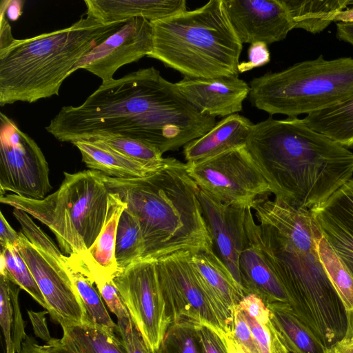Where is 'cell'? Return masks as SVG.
Segmentation results:
<instances>
[{"label": "cell", "instance_id": "cell-1", "mask_svg": "<svg viewBox=\"0 0 353 353\" xmlns=\"http://www.w3.org/2000/svg\"><path fill=\"white\" fill-rule=\"evenodd\" d=\"M251 208L263 252L294 313L326 347L342 339L346 314L320 260L316 248L320 232L310 212L268 195L256 199Z\"/></svg>", "mask_w": 353, "mask_h": 353}, {"label": "cell", "instance_id": "cell-2", "mask_svg": "<svg viewBox=\"0 0 353 353\" xmlns=\"http://www.w3.org/2000/svg\"><path fill=\"white\" fill-rule=\"evenodd\" d=\"M245 147L274 198L296 210L321 205L353 174V153L298 117L254 124Z\"/></svg>", "mask_w": 353, "mask_h": 353}, {"label": "cell", "instance_id": "cell-3", "mask_svg": "<svg viewBox=\"0 0 353 353\" xmlns=\"http://www.w3.org/2000/svg\"><path fill=\"white\" fill-rule=\"evenodd\" d=\"M103 178L108 191L117 193L139 221L141 260L157 261L178 251L213 246L199 186L189 176L186 163L170 158L146 177L118 179L103 174Z\"/></svg>", "mask_w": 353, "mask_h": 353}, {"label": "cell", "instance_id": "cell-4", "mask_svg": "<svg viewBox=\"0 0 353 353\" xmlns=\"http://www.w3.org/2000/svg\"><path fill=\"white\" fill-rule=\"evenodd\" d=\"M58 30L14 39L0 49V105L59 95L74 65L125 22L103 24L91 16Z\"/></svg>", "mask_w": 353, "mask_h": 353}, {"label": "cell", "instance_id": "cell-5", "mask_svg": "<svg viewBox=\"0 0 353 353\" xmlns=\"http://www.w3.org/2000/svg\"><path fill=\"white\" fill-rule=\"evenodd\" d=\"M153 48L148 57L184 77L216 79L238 76L243 48L223 0L150 21Z\"/></svg>", "mask_w": 353, "mask_h": 353}, {"label": "cell", "instance_id": "cell-6", "mask_svg": "<svg viewBox=\"0 0 353 353\" xmlns=\"http://www.w3.org/2000/svg\"><path fill=\"white\" fill-rule=\"evenodd\" d=\"M63 174L58 190L42 200L6 194L0 196V202L46 225L65 255L82 259L103 226L109 191L99 171Z\"/></svg>", "mask_w": 353, "mask_h": 353}, {"label": "cell", "instance_id": "cell-7", "mask_svg": "<svg viewBox=\"0 0 353 353\" xmlns=\"http://www.w3.org/2000/svg\"><path fill=\"white\" fill-rule=\"evenodd\" d=\"M250 88L251 103L270 116L308 114L353 97V58L320 55L255 77Z\"/></svg>", "mask_w": 353, "mask_h": 353}, {"label": "cell", "instance_id": "cell-8", "mask_svg": "<svg viewBox=\"0 0 353 353\" xmlns=\"http://www.w3.org/2000/svg\"><path fill=\"white\" fill-rule=\"evenodd\" d=\"M174 85L154 67L103 82L78 106H63L46 127L62 142L83 139L97 124L144 112Z\"/></svg>", "mask_w": 353, "mask_h": 353}, {"label": "cell", "instance_id": "cell-9", "mask_svg": "<svg viewBox=\"0 0 353 353\" xmlns=\"http://www.w3.org/2000/svg\"><path fill=\"white\" fill-rule=\"evenodd\" d=\"M21 226L17 245L49 306V314L61 327L83 324L82 301L63 265V252L24 211L14 208Z\"/></svg>", "mask_w": 353, "mask_h": 353}, {"label": "cell", "instance_id": "cell-10", "mask_svg": "<svg viewBox=\"0 0 353 353\" xmlns=\"http://www.w3.org/2000/svg\"><path fill=\"white\" fill-rule=\"evenodd\" d=\"M187 172L199 188L223 203L250 205L271 193L270 184L245 145L195 162Z\"/></svg>", "mask_w": 353, "mask_h": 353}, {"label": "cell", "instance_id": "cell-11", "mask_svg": "<svg viewBox=\"0 0 353 353\" xmlns=\"http://www.w3.org/2000/svg\"><path fill=\"white\" fill-rule=\"evenodd\" d=\"M50 169L37 143L2 112L0 113V196L11 192L42 200L52 190Z\"/></svg>", "mask_w": 353, "mask_h": 353}, {"label": "cell", "instance_id": "cell-12", "mask_svg": "<svg viewBox=\"0 0 353 353\" xmlns=\"http://www.w3.org/2000/svg\"><path fill=\"white\" fill-rule=\"evenodd\" d=\"M190 254V250H181L155 261L171 324H204L224 332L214 305L193 270Z\"/></svg>", "mask_w": 353, "mask_h": 353}, {"label": "cell", "instance_id": "cell-13", "mask_svg": "<svg viewBox=\"0 0 353 353\" xmlns=\"http://www.w3.org/2000/svg\"><path fill=\"white\" fill-rule=\"evenodd\" d=\"M113 281L146 347L154 352L171 325L155 261L140 260L119 272Z\"/></svg>", "mask_w": 353, "mask_h": 353}, {"label": "cell", "instance_id": "cell-14", "mask_svg": "<svg viewBox=\"0 0 353 353\" xmlns=\"http://www.w3.org/2000/svg\"><path fill=\"white\" fill-rule=\"evenodd\" d=\"M153 48L151 22L143 18L126 21L114 33L95 46L73 68L92 73L103 82L113 78L121 67L148 57Z\"/></svg>", "mask_w": 353, "mask_h": 353}, {"label": "cell", "instance_id": "cell-15", "mask_svg": "<svg viewBox=\"0 0 353 353\" xmlns=\"http://www.w3.org/2000/svg\"><path fill=\"white\" fill-rule=\"evenodd\" d=\"M198 196L214 250L243 292L239 261L245 243L249 205L223 203L199 188Z\"/></svg>", "mask_w": 353, "mask_h": 353}, {"label": "cell", "instance_id": "cell-16", "mask_svg": "<svg viewBox=\"0 0 353 353\" xmlns=\"http://www.w3.org/2000/svg\"><path fill=\"white\" fill-rule=\"evenodd\" d=\"M230 22L242 43L272 44L294 29L284 0H223Z\"/></svg>", "mask_w": 353, "mask_h": 353}, {"label": "cell", "instance_id": "cell-17", "mask_svg": "<svg viewBox=\"0 0 353 353\" xmlns=\"http://www.w3.org/2000/svg\"><path fill=\"white\" fill-rule=\"evenodd\" d=\"M246 239L239 261L245 296L254 294L265 304L281 302L290 304L288 296L270 265L263 250L259 224L254 219L251 206L245 215Z\"/></svg>", "mask_w": 353, "mask_h": 353}, {"label": "cell", "instance_id": "cell-18", "mask_svg": "<svg viewBox=\"0 0 353 353\" xmlns=\"http://www.w3.org/2000/svg\"><path fill=\"white\" fill-rule=\"evenodd\" d=\"M310 212L321 236L353 276V179Z\"/></svg>", "mask_w": 353, "mask_h": 353}, {"label": "cell", "instance_id": "cell-19", "mask_svg": "<svg viewBox=\"0 0 353 353\" xmlns=\"http://www.w3.org/2000/svg\"><path fill=\"white\" fill-rule=\"evenodd\" d=\"M175 85L201 114L214 117L224 118L241 112L250 90V85L238 76L216 79L183 77Z\"/></svg>", "mask_w": 353, "mask_h": 353}, {"label": "cell", "instance_id": "cell-20", "mask_svg": "<svg viewBox=\"0 0 353 353\" xmlns=\"http://www.w3.org/2000/svg\"><path fill=\"white\" fill-rule=\"evenodd\" d=\"M190 263L211 299L224 332L231 330L232 311L245 296L214 247L190 251Z\"/></svg>", "mask_w": 353, "mask_h": 353}, {"label": "cell", "instance_id": "cell-21", "mask_svg": "<svg viewBox=\"0 0 353 353\" xmlns=\"http://www.w3.org/2000/svg\"><path fill=\"white\" fill-rule=\"evenodd\" d=\"M84 3L85 14L103 24L132 18L154 21L187 10L185 0H86Z\"/></svg>", "mask_w": 353, "mask_h": 353}, {"label": "cell", "instance_id": "cell-22", "mask_svg": "<svg viewBox=\"0 0 353 353\" xmlns=\"http://www.w3.org/2000/svg\"><path fill=\"white\" fill-rule=\"evenodd\" d=\"M253 125L250 119L238 113L224 117L205 134L183 147L187 163L208 159L245 145Z\"/></svg>", "mask_w": 353, "mask_h": 353}, {"label": "cell", "instance_id": "cell-23", "mask_svg": "<svg viewBox=\"0 0 353 353\" xmlns=\"http://www.w3.org/2000/svg\"><path fill=\"white\" fill-rule=\"evenodd\" d=\"M126 207L119 195L109 192L108 208L102 230L82 259H72L85 265L90 274L114 277L119 272L115 259V240L118 222Z\"/></svg>", "mask_w": 353, "mask_h": 353}, {"label": "cell", "instance_id": "cell-24", "mask_svg": "<svg viewBox=\"0 0 353 353\" xmlns=\"http://www.w3.org/2000/svg\"><path fill=\"white\" fill-rule=\"evenodd\" d=\"M71 143L79 149L82 161L90 170L99 171L108 176L139 179L148 176L160 170L135 161L100 141L81 139Z\"/></svg>", "mask_w": 353, "mask_h": 353}, {"label": "cell", "instance_id": "cell-25", "mask_svg": "<svg viewBox=\"0 0 353 353\" xmlns=\"http://www.w3.org/2000/svg\"><path fill=\"white\" fill-rule=\"evenodd\" d=\"M271 321L290 353H324L326 347L294 313L290 305H267Z\"/></svg>", "mask_w": 353, "mask_h": 353}, {"label": "cell", "instance_id": "cell-26", "mask_svg": "<svg viewBox=\"0 0 353 353\" xmlns=\"http://www.w3.org/2000/svg\"><path fill=\"white\" fill-rule=\"evenodd\" d=\"M61 261L82 301L85 312L84 324H89L112 334H118V325L110 317L91 276L84 274L63 253Z\"/></svg>", "mask_w": 353, "mask_h": 353}, {"label": "cell", "instance_id": "cell-27", "mask_svg": "<svg viewBox=\"0 0 353 353\" xmlns=\"http://www.w3.org/2000/svg\"><path fill=\"white\" fill-rule=\"evenodd\" d=\"M303 119L314 131L346 148H353V97Z\"/></svg>", "mask_w": 353, "mask_h": 353}, {"label": "cell", "instance_id": "cell-28", "mask_svg": "<svg viewBox=\"0 0 353 353\" xmlns=\"http://www.w3.org/2000/svg\"><path fill=\"white\" fill-rule=\"evenodd\" d=\"M294 28L319 33L349 6L350 0H284Z\"/></svg>", "mask_w": 353, "mask_h": 353}, {"label": "cell", "instance_id": "cell-29", "mask_svg": "<svg viewBox=\"0 0 353 353\" xmlns=\"http://www.w3.org/2000/svg\"><path fill=\"white\" fill-rule=\"evenodd\" d=\"M20 289L6 274L0 272V323L6 353H18L27 335L18 301Z\"/></svg>", "mask_w": 353, "mask_h": 353}, {"label": "cell", "instance_id": "cell-30", "mask_svg": "<svg viewBox=\"0 0 353 353\" xmlns=\"http://www.w3.org/2000/svg\"><path fill=\"white\" fill-rule=\"evenodd\" d=\"M316 248L324 270L345 311L347 330L344 336H353V276L321 233Z\"/></svg>", "mask_w": 353, "mask_h": 353}, {"label": "cell", "instance_id": "cell-31", "mask_svg": "<svg viewBox=\"0 0 353 353\" xmlns=\"http://www.w3.org/2000/svg\"><path fill=\"white\" fill-rule=\"evenodd\" d=\"M62 330V341L74 353H127L117 334L93 325H68Z\"/></svg>", "mask_w": 353, "mask_h": 353}, {"label": "cell", "instance_id": "cell-32", "mask_svg": "<svg viewBox=\"0 0 353 353\" xmlns=\"http://www.w3.org/2000/svg\"><path fill=\"white\" fill-rule=\"evenodd\" d=\"M143 241L138 219L126 207L117 225L115 259L119 272L141 260Z\"/></svg>", "mask_w": 353, "mask_h": 353}, {"label": "cell", "instance_id": "cell-33", "mask_svg": "<svg viewBox=\"0 0 353 353\" xmlns=\"http://www.w3.org/2000/svg\"><path fill=\"white\" fill-rule=\"evenodd\" d=\"M85 140L102 142L116 152L154 169H161L170 159L163 158V154L154 147L125 136L100 132L92 135Z\"/></svg>", "mask_w": 353, "mask_h": 353}, {"label": "cell", "instance_id": "cell-34", "mask_svg": "<svg viewBox=\"0 0 353 353\" xmlns=\"http://www.w3.org/2000/svg\"><path fill=\"white\" fill-rule=\"evenodd\" d=\"M49 312L50 308L31 271L16 246L1 248V271Z\"/></svg>", "mask_w": 353, "mask_h": 353}, {"label": "cell", "instance_id": "cell-35", "mask_svg": "<svg viewBox=\"0 0 353 353\" xmlns=\"http://www.w3.org/2000/svg\"><path fill=\"white\" fill-rule=\"evenodd\" d=\"M196 326L189 323H172L152 353H203Z\"/></svg>", "mask_w": 353, "mask_h": 353}, {"label": "cell", "instance_id": "cell-36", "mask_svg": "<svg viewBox=\"0 0 353 353\" xmlns=\"http://www.w3.org/2000/svg\"><path fill=\"white\" fill-rule=\"evenodd\" d=\"M92 278L105 305L117 320L130 316V314L123 303L119 292L116 287L113 278L100 274H94Z\"/></svg>", "mask_w": 353, "mask_h": 353}, {"label": "cell", "instance_id": "cell-37", "mask_svg": "<svg viewBox=\"0 0 353 353\" xmlns=\"http://www.w3.org/2000/svg\"><path fill=\"white\" fill-rule=\"evenodd\" d=\"M230 333L245 353H261L243 311L236 305L232 311Z\"/></svg>", "mask_w": 353, "mask_h": 353}, {"label": "cell", "instance_id": "cell-38", "mask_svg": "<svg viewBox=\"0 0 353 353\" xmlns=\"http://www.w3.org/2000/svg\"><path fill=\"white\" fill-rule=\"evenodd\" d=\"M118 334L127 353H151L130 316L117 320Z\"/></svg>", "mask_w": 353, "mask_h": 353}, {"label": "cell", "instance_id": "cell-39", "mask_svg": "<svg viewBox=\"0 0 353 353\" xmlns=\"http://www.w3.org/2000/svg\"><path fill=\"white\" fill-rule=\"evenodd\" d=\"M203 353H229L221 332L208 325L196 326Z\"/></svg>", "mask_w": 353, "mask_h": 353}, {"label": "cell", "instance_id": "cell-40", "mask_svg": "<svg viewBox=\"0 0 353 353\" xmlns=\"http://www.w3.org/2000/svg\"><path fill=\"white\" fill-rule=\"evenodd\" d=\"M18 353H74L61 339L51 338L44 343H39L33 337L26 335Z\"/></svg>", "mask_w": 353, "mask_h": 353}, {"label": "cell", "instance_id": "cell-41", "mask_svg": "<svg viewBox=\"0 0 353 353\" xmlns=\"http://www.w3.org/2000/svg\"><path fill=\"white\" fill-rule=\"evenodd\" d=\"M237 305L262 325H267L271 321L269 309L256 294H248L244 296Z\"/></svg>", "mask_w": 353, "mask_h": 353}, {"label": "cell", "instance_id": "cell-42", "mask_svg": "<svg viewBox=\"0 0 353 353\" xmlns=\"http://www.w3.org/2000/svg\"><path fill=\"white\" fill-rule=\"evenodd\" d=\"M248 60L239 63L238 65L239 73L250 71L255 68L261 67L270 60V54L268 45L261 41L250 44L248 50Z\"/></svg>", "mask_w": 353, "mask_h": 353}, {"label": "cell", "instance_id": "cell-43", "mask_svg": "<svg viewBox=\"0 0 353 353\" xmlns=\"http://www.w3.org/2000/svg\"><path fill=\"white\" fill-rule=\"evenodd\" d=\"M0 223L1 248L17 246L20 238V232H17L12 228L2 212H0Z\"/></svg>", "mask_w": 353, "mask_h": 353}, {"label": "cell", "instance_id": "cell-44", "mask_svg": "<svg viewBox=\"0 0 353 353\" xmlns=\"http://www.w3.org/2000/svg\"><path fill=\"white\" fill-rule=\"evenodd\" d=\"M324 353H353V336H344L326 347Z\"/></svg>", "mask_w": 353, "mask_h": 353}, {"label": "cell", "instance_id": "cell-45", "mask_svg": "<svg viewBox=\"0 0 353 353\" xmlns=\"http://www.w3.org/2000/svg\"><path fill=\"white\" fill-rule=\"evenodd\" d=\"M336 26L338 39L353 46V23L338 22Z\"/></svg>", "mask_w": 353, "mask_h": 353}, {"label": "cell", "instance_id": "cell-46", "mask_svg": "<svg viewBox=\"0 0 353 353\" xmlns=\"http://www.w3.org/2000/svg\"><path fill=\"white\" fill-rule=\"evenodd\" d=\"M221 335L225 343L229 353H245L242 347L234 339L230 332H222Z\"/></svg>", "mask_w": 353, "mask_h": 353}, {"label": "cell", "instance_id": "cell-47", "mask_svg": "<svg viewBox=\"0 0 353 353\" xmlns=\"http://www.w3.org/2000/svg\"><path fill=\"white\" fill-rule=\"evenodd\" d=\"M23 1H10L7 11H8V15L12 20H16L22 13Z\"/></svg>", "mask_w": 353, "mask_h": 353}, {"label": "cell", "instance_id": "cell-48", "mask_svg": "<svg viewBox=\"0 0 353 353\" xmlns=\"http://www.w3.org/2000/svg\"><path fill=\"white\" fill-rule=\"evenodd\" d=\"M349 6L352 7L340 12L335 17L334 22L353 23V0H350Z\"/></svg>", "mask_w": 353, "mask_h": 353}]
</instances>
